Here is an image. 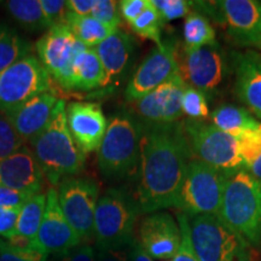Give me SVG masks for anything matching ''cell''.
Returning a JSON list of instances; mask_svg holds the SVG:
<instances>
[{"instance_id": "6da1fadb", "label": "cell", "mask_w": 261, "mask_h": 261, "mask_svg": "<svg viewBox=\"0 0 261 261\" xmlns=\"http://www.w3.org/2000/svg\"><path fill=\"white\" fill-rule=\"evenodd\" d=\"M191 159L181 121L145 127L135 194L140 213L174 207Z\"/></svg>"}, {"instance_id": "7a4b0ae2", "label": "cell", "mask_w": 261, "mask_h": 261, "mask_svg": "<svg viewBox=\"0 0 261 261\" xmlns=\"http://www.w3.org/2000/svg\"><path fill=\"white\" fill-rule=\"evenodd\" d=\"M144 130V125L128 112L110 116L97 150L98 168L106 180L117 182L137 177Z\"/></svg>"}, {"instance_id": "3957f363", "label": "cell", "mask_w": 261, "mask_h": 261, "mask_svg": "<svg viewBox=\"0 0 261 261\" xmlns=\"http://www.w3.org/2000/svg\"><path fill=\"white\" fill-rule=\"evenodd\" d=\"M65 108L64 100H58L50 123L31 144L45 179L52 187H57L64 178L79 175L86 161V154L68 129Z\"/></svg>"}, {"instance_id": "277c9868", "label": "cell", "mask_w": 261, "mask_h": 261, "mask_svg": "<svg viewBox=\"0 0 261 261\" xmlns=\"http://www.w3.org/2000/svg\"><path fill=\"white\" fill-rule=\"evenodd\" d=\"M218 217L250 247L261 246V181L246 168L231 172Z\"/></svg>"}, {"instance_id": "5b68a950", "label": "cell", "mask_w": 261, "mask_h": 261, "mask_svg": "<svg viewBox=\"0 0 261 261\" xmlns=\"http://www.w3.org/2000/svg\"><path fill=\"white\" fill-rule=\"evenodd\" d=\"M140 210L135 194L125 188H110L99 196L94 213L96 248H125L135 240Z\"/></svg>"}, {"instance_id": "8992f818", "label": "cell", "mask_w": 261, "mask_h": 261, "mask_svg": "<svg viewBox=\"0 0 261 261\" xmlns=\"http://www.w3.org/2000/svg\"><path fill=\"white\" fill-rule=\"evenodd\" d=\"M189 226L192 248L200 261L252 260L249 243L217 214L190 217Z\"/></svg>"}, {"instance_id": "52a82bcc", "label": "cell", "mask_w": 261, "mask_h": 261, "mask_svg": "<svg viewBox=\"0 0 261 261\" xmlns=\"http://www.w3.org/2000/svg\"><path fill=\"white\" fill-rule=\"evenodd\" d=\"M230 173L212 167L200 160L189 162L174 208L189 218L218 214Z\"/></svg>"}, {"instance_id": "ba28073f", "label": "cell", "mask_w": 261, "mask_h": 261, "mask_svg": "<svg viewBox=\"0 0 261 261\" xmlns=\"http://www.w3.org/2000/svg\"><path fill=\"white\" fill-rule=\"evenodd\" d=\"M182 125L192 159L227 173L244 168L236 137L203 120L188 119Z\"/></svg>"}, {"instance_id": "9c48e42d", "label": "cell", "mask_w": 261, "mask_h": 261, "mask_svg": "<svg viewBox=\"0 0 261 261\" xmlns=\"http://www.w3.org/2000/svg\"><path fill=\"white\" fill-rule=\"evenodd\" d=\"M52 77L34 55H28L0 73V112H9L33 97L52 92Z\"/></svg>"}, {"instance_id": "30bf717a", "label": "cell", "mask_w": 261, "mask_h": 261, "mask_svg": "<svg viewBox=\"0 0 261 261\" xmlns=\"http://www.w3.org/2000/svg\"><path fill=\"white\" fill-rule=\"evenodd\" d=\"M99 191V184L94 179L80 175L64 178L57 185L61 210L83 242L93 237Z\"/></svg>"}, {"instance_id": "8fae6325", "label": "cell", "mask_w": 261, "mask_h": 261, "mask_svg": "<svg viewBox=\"0 0 261 261\" xmlns=\"http://www.w3.org/2000/svg\"><path fill=\"white\" fill-rule=\"evenodd\" d=\"M197 4L202 10H208L214 19L226 24L228 35L238 46L261 50V2L223 0Z\"/></svg>"}, {"instance_id": "7c38bea8", "label": "cell", "mask_w": 261, "mask_h": 261, "mask_svg": "<svg viewBox=\"0 0 261 261\" xmlns=\"http://www.w3.org/2000/svg\"><path fill=\"white\" fill-rule=\"evenodd\" d=\"M187 83L180 73L175 74L165 84L140 99L129 102L128 112L139 120L144 127L172 125L182 116L181 97Z\"/></svg>"}, {"instance_id": "4fadbf2b", "label": "cell", "mask_w": 261, "mask_h": 261, "mask_svg": "<svg viewBox=\"0 0 261 261\" xmlns=\"http://www.w3.org/2000/svg\"><path fill=\"white\" fill-rule=\"evenodd\" d=\"M181 63L179 71L185 83L203 93L217 89L227 74L226 55L217 41L201 47L184 50Z\"/></svg>"}, {"instance_id": "5bb4252c", "label": "cell", "mask_w": 261, "mask_h": 261, "mask_svg": "<svg viewBox=\"0 0 261 261\" xmlns=\"http://www.w3.org/2000/svg\"><path fill=\"white\" fill-rule=\"evenodd\" d=\"M178 73L180 71L175 45L163 42L150 52L132 75L125 91L127 100L140 99Z\"/></svg>"}, {"instance_id": "9a60e30c", "label": "cell", "mask_w": 261, "mask_h": 261, "mask_svg": "<svg viewBox=\"0 0 261 261\" xmlns=\"http://www.w3.org/2000/svg\"><path fill=\"white\" fill-rule=\"evenodd\" d=\"M38 58L61 87L67 83L74 57L87 48L74 37L68 25L52 27L35 44Z\"/></svg>"}, {"instance_id": "2e32d148", "label": "cell", "mask_w": 261, "mask_h": 261, "mask_svg": "<svg viewBox=\"0 0 261 261\" xmlns=\"http://www.w3.org/2000/svg\"><path fill=\"white\" fill-rule=\"evenodd\" d=\"M137 240L152 260H172L180 247V228L172 214L154 212L142 218Z\"/></svg>"}, {"instance_id": "e0dca14e", "label": "cell", "mask_w": 261, "mask_h": 261, "mask_svg": "<svg viewBox=\"0 0 261 261\" xmlns=\"http://www.w3.org/2000/svg\"><path fill=\"white\" fill-rule=\"evenodd\" d=\"M35 242L47 255H61L83 243L81 238L64 217L58 202L57 190L54 188H50L46 192V207Z\"/></svg>"}, {"instance_id": "ac0fdd59", "label": "cell", "mask_w": 261, "mask_h": 261, "mask_svg": "<svg viewBox=\"0 0 261 261\" xmlns=\"http://www.w3.org/2000/svg\"><path fill=\"white\" fill-rule=\"evenodd\" d=\"M67 125L84 154L97 151L106 136L108 120L97 102H71L65 108Z\"/></svg>"}, {"instance_id": "d6986e66", "label": "cell", "mask_w": 261, "mask_h": 261, "mask_svg": "<svg viewBox=\"0 0 261 261\" xmlns=\"http://www.w3.org/2000/svg\"><path fill=\"white\" fill-rule=\"evenodd\" d=\"M44 181L40 165L28 146L24 145L14 155L0 161V187L37 195L40 194Z\"/></svg>"}, {"instance_id": "ffe728a7", "label": "cell", "mask_w": 261, "mask_h": 261, "mask_svg": "<svg viewBox=\"0 0 261 261\" xmlns=\"http://www.w3.org/2000/svg\"><path fill=\"white\" fill-rule=\"evenodd\" d=\"M58 100L55 93L44 92L5 113L23 142L32 144L50 123Z\"/></svg>"}, {"instance_id": "44dd1931", "label": "cell", "mask_w": 261, "mask_h": 261, "mask_svg": "<svg viewBox=\"0 0 261 261\" xmlns=\"http://www.w3.org/2000/svg\"><path fill=\"white\" fill-rule=\"evenodd\" d=\"M102 62L104 81L102 87H114L123 79L135 55L133 38L121 29H116L110 37L94 48Z\"/></svg>"}, {"instance_id": "7402d4cb", "label": "cell", "mask_w": 261, "mask_h": 261, "mask_svg": "<svg viewBox=\"0 0 261 261\" xmlns=\"http://www.w3.org/2000/svg\"><path fill=\"white\" fill-rule=\"evenodd\" d=\"M232 67L238 99L261 120V54L233 52Z\"/></svg>"}, {"instance_id": "603a6c76", "label": "cell", "mask_w": 261, "mask_h": 261, "mask_svg": "<svg viewBox=\"0 0 261 261\" xmlns=\"http://www.w3.org/2000/svg\"><path fill=\"white\" fill-rule=\"evenodd\" d=\"M104 69L94 48H85L74 57L63 89L91 91L102 87Z\"/></svg>"}, {"instance_id": "cb8c5ba5", "label": "cell", "mask_w": 261, "mask_h": 261, "mask_svg": "<svg viewBox=\"0 0 261 261\" xmlns=\"http://www.w3.org/2000/svg\"><path fill=\"white\" fill-rule=\"evenodd\" d=\"M211 121L219 129L236 138L244 130L255 129L261 126V122L257 121L247 109L231 104L218 107L212 113Z\"/></svg>"}, {"instance_id": "d4e9b609", "label": "cell", "mask_w": 261, "mask_h": 261, "mask_svg": "<svg viewBox=\"0 0 261 261\" xmlns=\"http://www.w3.org/2000/svg\"><path fill=\"white\" fill-rule=\"evenodd\" d=\"M67 25L74 34V37L89 48H96L100 42L106 40L116 31L115 28L97 21L92 16L79 17L71 12L68 14Z\"/></svg>"}, {"instance_id": "484cf974", "label": "cell", "mask_w": 261, "mask_h": 261, "mask_svg": "<svg viewBox=\"0 0 261 261\" xmlns=\"http://www.w3.org/2000/svg\"><path fill=\"white\" fill-rule=\"evenodd\" d=\"M5 9L24 31L40 32L48 29L40 0H9L5 3Z\"/></svg>"}, {"instance_id": "4316f807", "label": "cell", "mask_w": 261, "mask_h": 261, "mask_svg": "<svg viewBox=\"0 0 261 261\" xmlns=\"http://www.w3.org/2000/svg\"><path fill=\"white\" fill-rule=\"evenodd\" d=\"M33 46L27 39L9 25H0V73L16 62L32 55Z\"/></svg>"}, {"instance_id": "83f0119b", "label": "cell", "mask_w": 261, "mask_h": 261, "mask_svg": "<svg viewBox=\"0 0 261 261\" xmlns=\"http://www.w3.org/2000/svg\"><path fill=\"white\" fill-rule=\"evenodd\" d=\"M46 207V194L32 196L19 211L14 234L35 240Z\"/></svg>"}, {"instance_id": "f1b7e54d", "label": "cell", "mask_w": 261, "mask_h": 261, "mask_svg": "<svg viewBox=\"0 0 261 261\" xmlns=\"http://www.w3.org/2000/svg\"><path fill=\"white\" fill-rule=\"evenodd\" d=\"M215 40V31L203 14L190 12L184 22V50L201 47Z\"/></svg>"}, {"instance_id": "f546056e", "label": "cell", "mask_w": 261, "mask_h": 261, "mask_svg": "<svg viewBox=\"0 0 261 261\" xmlns=\"http://www.w3.org/2000/svg\"><path fill=\"white\" fill-rule=\"evenodd\" d=\"M162 22L163 21L159 11L150 3V5L146 8L145 11L139 17H137L132 23H129V27L132 28V31L137 35H139L143 39L152 40L158 46H161L163 44L161 39Z\"/></svg>"}, {"instance_id": "4dcf8cb0", "label": "cell", "mask_w": 261, "mask_h": 261, "mask_svg": "<svg viewBox=\"0 0 261 261\" xmlns=\"http://www.w3.org/2000/svg\"><path fill=\"white\" fill-rule=\"evenodd\" d=\"M181 112L189 119L202 120L210 116V108L205 93L187 85L181 97Z\"/></svg>"}, {"instance_id": "1f68e13d", "label": "cell", "mask_w": 261, "mask_h": 261, "mask_svg": "<svg viewBox=\"0 0 261 261\" xmlns=\"http://www.w3.org/2000/svg\"><path fill=\"white\" fill-rule=\"evenodd\" d=\"M24 142L15 129L5 112H0V161L23 148Z\"/></svg>"}, {"instance_id": "d6a6232c", "label": "cell", "mask_w": 261, "mask_h": 261, "mask_svg": "<svg viewBox=\"0 0 261 261\" xmlns=\"http://www.w3.org/2000/svg\"><path fill=\"white\" fill-rule=\"evenodd\" d=\"M237 140L241 160L246 168L261 151V126L255 129L244 130L237 137Z\"/></svg>"}, {"instance_id": "836d02e7", "label": "cell", "mask_w": 261, "mask_h": 261, "mask_svg": "<svg viewBox=\"0 0 261 261\" xmlns=\"http://www.w3.org/2000/svg\"><path fill=\"white\" fill-rule=\"evenodd\" d=\"M0 261H48V255L40 249H22L9 244L0 237Z\"/></svg>"}, {"instance_id": "e575fe53", "label": "cell", "mask_w": 261, "mask_h": 261, "mask_svg": "<svg viewBox=\"0 0 261 261\" xmlns=\"http://www.w3.org/2000/svg\"><path fill=\"white\" fill-rule=\"evenodd\" d=\"M91 16L97 21L102 22L103 24L115 29L119 28L121 23L119 3L114 2V0H96Z\"/></svg>"}, {"instance_id": "d590c367", "label": "cell", "mask_w": 261, "mask_h": 261, "mask_svg": "<svg viewBox=\"0 0 261 261\" xmlns=\"http://www.w3.org/2000/svg\"><path fill=\"white\" fill-rule=\"evenodd\" d=\"M158 10L162 21H173L181 17H187L190 14L191 2L185 0H150Z\"/></svg>"}, {"instance_id": "8d00e7d4", "label": "cell", "mask_w": 261, "mask_h": 261, "mask_svg": "<svg viewBox=\"0 0 261 261\" xmlns=\"http://www.w3.org/2000/svg\"><path fill=\"white\" fill-rule=\"evenodd\" d=\"M177 221L180 228L181 241L177 254L173 257V261H200L192 248L190 240V226H189V218L187 214L179 212L177 214Z\"/></svg>"}, {"instance_id": "74e56055", "label": "cell", "mask_w": 261, "mask_h": 261, "mask_svg": "<svg viewBox=\"0 0 261 261\" xmlns=\"http://www.w3.org/2000/svg\"><path fill=\"white\" fill-rule=\"evenodd\" d=\"M40 4L46 18L48 29L58 25H67L69 10L64 0H40Z\"/></svg>"}, {"instance_id": "f35d334b", "label": "cell", "mask_w": 261, "mask_h": 261, "mask_svg": "<svg viewBox=\"0 0 261 261\" xmlns=\"http://www.w3.org/2000/svg\"><path fill=\"white\" fill-rule=\"evenodd\" d=\"M149 5L150 0H122L119 3L120 15L129 24L139 17Z\"/></svg>"}, {"instance_id": "ab89813d", "label": "cell", "mask_w": 261, "mask_h": 261, "mask_svg": "<svg viewBox=\"0 0 261 261\" xmlns=\"http://www.w3.org/2000/svg\"><path fill=\"white\" fill-rule=\"evenodd\" d=\"M32 196L34 195L0 187V208H18L19 210Z\"/></svg>"}, {"instance_id": "60d3db41", "label": "cell", "mask_w": 261, "mask_h": 261, "mask_svg": "<svg viewBox=\"0 0 261 261\" xmlns=\"http://www.w3.org/2000/svg\"><path fill=\"white\" fill-rule=\"evenodd\" d=\"M60 256L61 261H97L96 249L86 242L61 254Z\"/></svg>"}, {"instance_id": "b9f144b4", "label": "cell", "mask_w": 261, "mask_h": 261, "mask_svg": "<svg viewBox=\"0 0 261 261\" xmlns=\"http://www.w3.org/2000/svg\"><path fill=\"white\" fill-rule=\"evenodd\" d=\"M21 208H0V236L9 237L15 232Z\"/></svg>"}, {"instance_id": "7bdbcfd3", "label": "cell", "mask_w": 261, "mask_h": 261, "mask_svg": "<svg viewBox=\"0 0 261 261\" xmlns=\"http://www.w3.org/2000/svg\"><path fill=\"white\" fill-rule=\"evenodd\" d=\"M97 261H129L128 247L125 248H96Z\"/></svg>"}, {"instance_id": "ee69618b", "label": "cell", "mask_w": 261, "mask_h": 261, "mask_svg": "<svg viewBox=\"0 0 261 261\" xmlns=\"http://www.w3.org/2000/svg\"><path fill=\"white\" fill-rule=\"evenodd\" d=\"M94 4H96V0H69L67 2L69 12L79 16V17L91 16Z\"/></svg>"}, {"instance_id": "f6af8a7d", "label": "cell", "mask_w": 261, "mask_h": 261, "mask_svg": "<svg viewBox=\"0 0 261 261\" xmlns=\"http://www.w3.org/2000/svg\"><path fill=\"white\" fill-rule=\"evenodd\" d=\"M128 255L129 261H154L149 256V254L143 249V247L139 244L137 237L133 240V242L129 244Z\"/></svg>"}, {"instance_id": "bcb514c9", "label": "cell", "mask_w": 261, "mask_h": 261, "mask_svg": "<svg viewBox=\"0 0 261 261\" xmlns=\"http://www.w3.org/2000/svg\"><path fill=\"white\" fill-rule=\"evenodd\" d=\"M246 169L250 173V174L254 175V177H255L256 179H259V180L261 181V151H260V154L257 155L256 158L247 166Z\"/></svg>"}]
</instances>
